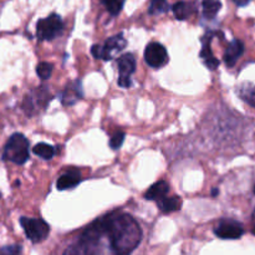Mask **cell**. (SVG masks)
Wrapping results in <instances>:
<instances>
[{
	"label": "cell",
	"mask_w": 255,
	"mask_h": 255,
	"mask_svg": "<svg viewBox=\"0 0 255 255\" xmlns=\"http://www.w3.org/2000/svg\"><path fill=\"white\" fill-rule=\"evenodd\" d=\"M218 193H219V191L217 188H214L213 191H212V196L213 197H216V196H218Z\"/></svg>",
	"instance_id": "cell-26"
},
{
	"label": "cell",
	"mask_w": 255,
	"mask_h": 255,
	"mask_svg": "<svg viewBox=\"0 0 255 255\" xmlns=\"http://www.w3.org/2000/svg\"><path fill=\"white\" fill-rule=\"evenodd\" d=\"M144 60L148 66L159 69L168 62V52L159 42H151L144 49Z\"/></svg>",
	"instance_id": "cell-6"
},
{
	"label": "cell",
	"mask_w": 255,
	"mask_h": 255,
	"mask_svg": "<svg viewBox=\"0 0 255 255\" xmlns=\"http://www.w3.org/2000/svg\"><path fill=\"white\" fill-rule=\"evenodd\" d=\"M253 221L255 222V211H254V213H253Z\"/></svg>",
	"instance_id": "cell-27"
},
{
	"label": "cell",
	"mask_w": 255,
	"mask_h": 255,
	"mask_svg": "<svg viewBox=\"0 0 255 255\" xmlns=\"http://www.w3.org/2000/svg\"><path fill=\"white\" fill-rule=\"evenodd\" d=\"M124 141H125V132L119 131L117 133H115L114 136H112L111 139H110V147H111L112 149H119L120 147L124 144Z\"/></svg>",
	"instance_id": "cell-23"
},
{
	"label": "cell",
	"mask_w": 255,
	"mask_h": 255,
	"mask_svg": "<svg viewBox=\"0 0 255 255\" xmlns=\"http://www.w3.org/2000/svg\"><path fill=\"white\" fill-rule=\"evenodd\" d=\"M119 66V86L128 89L132 85L131 75L136 71V60L132 54H124L117 60Z\"/></svg>",
	"instance_id": "cell-7"
},
{
	"label": "cell",
	"mask_w": 255,
	"mask_h": 255,
	"mask_svg": "<svg viewBox=\"0 0 255 255\" xmlns=\"http://www.w3.org/2000/svg\"><path fill=\"white\" fill-rule=\"evenodd\" d=\"M64 29V22L60 15L51 14L47 17L40 19L36 24V36L41 41H50L59 36Z\"/></svg>",
	"instance_id": "cell-4"
},
{
	"label": "cell",
	"mask_w": 255,
	"mask_h": 255,
	"mask_svg": "<svg viewBox=\"0 0 255 255\" xmlns=\"http://www.w3.org/2000/svg\"><path fill=\"white\" fill-rule=\"evenodd\" d=\"M82 97V86L80 81H75L66 86L61 94V102L65 106H71Z\"/></svg>",
	"instance_id": "cell-12"
},
{
	"label": "cell",
	"mask_w": 255,
	"mask_h": 255,
	"mask_svg": "<svg viewBox=\"0 0 255 255\" xmlns=\"http://www.w3.org/2000/svg\"><path fill=\"white\" fill-rule=\"evenodd\" d=\"M233 1L236 2L238 6H246V5H248L252 0H233Z\"/></svg>",
	"instance_id": "cell-25"
},
{
	"label": "cell",
	"mask_w": 255,
	"mask_h": 255,
	"mask_svg": "<svg viewBox=\"0 0 255 255\" xmlns=\"http://www.w3.org/2000/svg\"><path fill=\"white\" fill-rule=\"evenodd\" d=\"M81 182V177L77 171H69L66 173L62 174L56 182V188L59 191H66V189H71L76 187L77 184Z\"/></svg>",
	"instance_id": "cell-13"
},
{
	"label": "cell",
	"mask_w": 255,
	"mask_h": 255,
	"mask_svg": "<svg viewBox=\"0 0 255 255\" xmlns=\"http://www.w3.org/2000/svg\"><path fill=\"white\" fill-rule=\"evenodd\" d=\"M126 45L127 41L124 35H115V36L107 39L104 45H94L91 47V54L94 55L95 59L110 61V60L115 59V56L121 52L126 47Z\"/></svg>",
	"instance_id": "cell-3"
},
{
	"label": "cell",
	"mask_w": 255,
	"mask_h": 255,
	"mask_svg": "<svg viewBox=\"0 0 255 255\" xmlns=\"http://www.w3.org/2000/svg\"><path fill=\"white\" fill-rule=\"evenodd\" d=\"M20 253H21V247L17 246V244L2 247L0 249V255H20Z\"/></svg>",
	"instance_id": "cell-24"
},
{
	"label": "cell",
	"mask_w": 255,
	"mask_h": 255,
	"mask_svg": "<svg viewBox=\"0 0 255 255\" xmlns=\"http://www.w3.org/2000/svg\"><path fill=\"white\" fill-rule=\"evenodd\" d=\"M168 191H169L168 183L164 181H159V182H157V183L152 184L151 188H149L148 191L144 193V198H146L147 201L158 202L159 199L164 198V197L167 196Z\"/></svg>",
	"instance_id": "cell-14"
},
{
	"label": "cell",
	"mask_w": 255,
	"mask_h": 255,
	"mask_svg": "<svg viewBox=\"0 0 255 255\" xmlns=\"http://www.w3.org/2000/svg\"><path fill=\"white\" fill-rule=\"evenodd\" d=\"M167 10H168V1L167 0H152L148 11L151 15H157L166 12Z\"/></svg>",
	"instance_id": "cell-21"
},
{
	"label": "cell",
	"mask_w": 255,
	"mask_h": 255,
	"mask_svg": "<svg viewBox=\"0 0 255 255\" xmlns=\"http://www.w3.org/2000/svg\"><path fill=\"white\" fill-rule=\"evenodd\" d=\"M237 94L244 102L255 107V84H252V82L242 84L237 89Z\"/></svg>",
	"instance_id": "cell-16"
},
{
	"label": "cell",
	"mask_w": 255,
	"mask_h": 255,
	"mask_svg": "<svg viewBox=\"0 0 255 255\" xmlns=\"http://www.w3.org/2000/svg\"><path fill=\"white\" fill-rule=\"evenodd\" d=\"M196 10V6L192 2L186 1H178L172 6V11H173L174 16L178 20H186L191 16Z\"/></svg>",
	"instance_id": "cell-15"
},
{
	"label": "cell",
	"mask_w": 255,
	"mask_h": 255,
	"mask_svg": "<svg viewBox=\"0 0 255 255\" xmlns=\"http://www.w3.org/2000/svg\"><path fill=\"white\" fill-rule=\"evenodd\" d=\"M244 52V44L241 40H233L231 44L228 45V47L226 49L224 52L223 60L226 62V65L228 67H233L236 65V62L238 61L239 57L243 55Z\"/></svg>",
	"instance_id": "cell-11"
},
{
	"label": "cell",
	"mask_w": 255,
	"mask_h": 255,
	"mask_svg": "<svg viewBox=\"0 0 255 255\" xmlns=\"http://www.w3.org/2000/svg\"><path fill=\"white\" fill-rule=\"evenodd\" d=\"M254 191H255V187H254Z\"/></svg>",
	"instance_id": "cell-28"
},
{
	"label": "cell",
	"mask_w": 255,
	"mask_h": 255,
	"mask_svg": "<svg viewBox=\"0 0 255 255\" xmlns=\"http://www.w3.org/2000/svg\"><path fill=\"white\" fill-rule=\"evenodd\" d=\"M222 7L221 0H203L202 1V9H203V16L206 19L212 20L217 16Z\"/></svg>",
	"instance_id": "cell-18"
},
{
	"label": "cell",
	"mask_w": 255,
	"mask_h": 255,
	"mask_svg": "<svg viewBox=\"0 0 255 255\" xmlns=\"http://www.w3.org/2000/svg\"><path fill=\"white\" fill-rule=\"evenodd\" d=\"M62 255H104L99 241L80 238L76 243L71 244Z\"/></svg>",
	"instance_id": "cell-8"
},
{
	"label": "cell",
	"mask_w": 255,
	"mask_h": 255,
	"mask_svg": "<svg viewBox=\"0 0 255 255\" xmlns=\"http://www.w3.org/2000/svg\"><path fill=\"white\" fill-rule=\"evenodd\" d=\"M20 224H21L22 229H24L25 236L32 243H40V242L45 241L50 233L49 224L45 221H42V219L22 217L20 219Z\"/></svg>",
	"instance_id": "cell-5"
},
{
	"label": "cell",
	"mask_w": 255,
	"mask_h": 255,
	"mask_svg": "<svg viewBox=\"0 0 255 255\" xmlns=\"http://www.w3.org/2000/svg\"><path fill=\"white\" fill-rule=\"evenodd\" d=\"M214 233L221 239H239L244 234V228L239 222L233 219H222L214 229Z\"/></svg>",
	"instance_id": "cell-9"
},
{
	"label": "cell",
	"mask_w": 255,
	"mask_h": 255,
	"mask_svg": "<svg viewBox=\"0 0 255 255\" xmlns=\"http://www.w3.org/2000/svg\"><path fill=\"white\" fill-rule=\"evenodd\" d=\"M32 152H34L36 156L41 157L44 159H51L55 154V149L51 144H47L41 142V143L35 144L34 148H32Z\"/></svg>",
	"instance_id": "cell-19"
},
{
	"label": "cell",
	"mask_w": 255,
	"mask_h": 255,
	"mask_svg": "<svg viewBox=\"0 0 255 255\" xmlns=\"http://www.w3.org/2000/svg\"><path fill=\"white\" fill-rule=\"evenodd\" d=\"M125 1L126 0H101V2L105 5L107 11L111 15H114V16H116V15H119L121 12Z\"/></svg>",
	"instance_id": "cell-20"
},
{
	"label": "cell",
	"mask_w": 255,
	"mask_h": 255,
	"mask_svg": "<svg viewBox=\"0 0 255 255\" xmlns=\"http://www.w3.org/2000/svg\"><path fill=\"white\" fill-rule=\"evenodd\" d=\"M211 41H212V35L207 34L202 37V51L201 57L203 60L204 65L208 66L211 70H216L219 66V60L217 59L213 55L211 49Z\"/></svg>",
	"instance_id": "cell-10"
},
{
	"label": "cell",
	"mask_w": 255,
	"mask_h": 255,
	"mask_svg": "<svg viewBox=\"0 0 255 255\" xmlns=\"http://www.w3.org/2000/svg\"><path fill=\"white\" fill-rule=\"evenodd\" d=\"M36 72L40 79L47 80L50 79L52 74V65L50 62H40L36 67Z\"/></svg>",
	"instance_id": "cell-22"
},
{
	"label": "cell",
	"mask_w": 255,
	"mask_h": 255,
	"mask_svg": "<svg viewBox=\"0 0 255 255\" xmlns=\"http://www.w3.org/2000/svg\"><path fill=\"white\" fill-rule=\"evenodd\" d=\"M158 207L163 213L179 211L182 207V199L179 197H164L158 201Z\"/></svg>",
	"instance_id": "cell-17"
},
{
	"label": "cell",
	"mask_w": 255,
	"mask_h": 255,
	"mask_svg": "<svg viewBox=\"0 0 255 255\" xmlns=\"http://www.w3.org/2000/svg\"><path fill=\"white\" fill-rule=\"evenodd\" d=\"M107 237L112 255H129L142 241L139 224L129 214L111 213Z\"/></svg>",
	"instance_id": "cell-1"
},
{
	"label": "cell",
	"mask_w": 255,
	"mask_h": 255,
	"mask_svg": "<svg viewBox=\"0 0 255 255\" xmlns=\"http://www.w3.org/2000/svg\"><path fill=\"white\" fill-rule=\"evenodd\" d=\"M4 161L15 164H24L29 159V141L21 133H14L9 138L2 152Z\"/></svg>",
	"instance_id": "cell-2"
}]
</instances>
